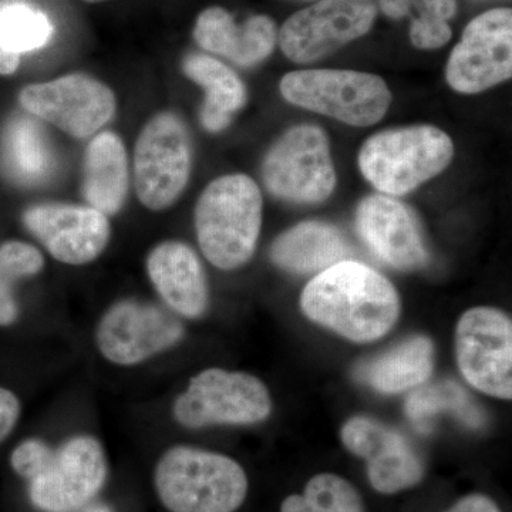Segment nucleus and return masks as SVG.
Instances as JSON below:
<instances>
[{
    "mask_svg": "<svg viewBox=\"0 0 512 512\" xmlns=\"http://www.w3.org/2000/svg\"><path fill=\"white\" fill-rule=\"evenodd\" d=\"M303 313L353 342H373L396 325L400 298L392 282L356 261L319 272L301 295Z\"/></svg>",
    "mask_w": 512,
    "mask_h": 512,
    "instance_id": "f257e3e1",
    "label": "nucleus"
},
{
    "mask_svg": "<svg viewBox=\"0 0 512 512\" xmlns=\"http://www.w3.org/2000/svg\"><path fill=\"white\" fill-rule=\"evenodd\" d=\"M261 190L244 174L212 181L195 207V232L202 254L222 271L247 264L262 227Z\"/></svg>",
    "mask_w": 512,
    "mask_h": 512,
    "instance_id": "f03ea898",
    "label": "nucleus"
},
{
    "mask_svg": "<svg viewBox=\"0 0 512 512\" xmlns=\"http://www.w3.org/2000/svg\"><path fill=\"white\" fill-rule=\"evenodd\" d=\"M154 487L170 512H235L247 498L248 478L231 457L175 446L158 460Z\"/></svg>",
    "mask_w": 512,
    "mask_h": 512,
    "instance_id": "7ed1b4c3",
    "label": "nucleus"
},
{
    "mask_svg": "<svg viewBox=\"0 0 512 512\" xmlns=\"http://www.w3.org/2000/svg\"><path fill=\"white\" fill-rule=\"evenodd\" d=\"M453 156L450 136L423 124L375 134L360 148L357 161L363 177L377 191L402 197L443 173Z\"/></svg>",
    "mask_w": 512,
    "mask_h": 512,
    "instance_id": "20e7f679",
    "label": "nucleus"
},
{
    "mask_svg": "<svg viewBox=\"0 0 512 512\" xmlns=\"http://www.w3.org/2000/svg\"><path fill=\"white\" fill-rule=\"evenodd\" d=\"M279 90L293 106L353 127L379 123L392 104V92L382 77L356 70H296L282 77Z\"/></svg>",
    "mask_w": 512,
    "mask_h": 512,
    "instance_id": "39448f33",
    "label": "nucleus"
},
{
    "mask_svg": "<svg viewBox=\"0 0 512 512\" xmlns=\"http://www.w3.org/2000/svg\"><path fill=\"white\" fill-rule=\"evenodd\" d=\"M268 389L244 372L212 369L198 373L175 399L173 416L185 429L210 426H252L271 414Z\"/></svg>",
    "mask_w": 512,
    "mask_h": 512,
    "instance_id": "423d86ee",
    "label": "nucleus"
},
{
    "mask_svg": "<svg viewBox=\"0 0 512 512\" xmlns=\"http://www.w3.org/2000/svg\"><path fill=\"white\" fill-rule=\"evenodd\" d=\"M265 187L281 200L319 204L336 187V171L329 138L313 124L286 130L269 148L262 164Z\"/></svg>",
    "mask_w": 512,
    "mask_h": 512,
    "instance_id": "0eeeda50",
    "label": "nucleus"
},
{
    "mask_svg": "<svg viewBox=\"0 0 512 512\" xmlns=\"http://www.w3.org/2000/svg\"><path fill=\"white\" fill-rule=\"evenodd\" d=\"M107 458L96 437L79 434L50 448L29 480V497L43 512H76L100 493L107 480Z\"/></svg>",
    "mask_w": 512,
    "mask_h": 512,
    "instance_id": "6e6552de",
    "label": "nucleus"
},
{
    "mask_svg": "<svg viewBox=\"0 0 512 512\" xmlns=\"http://www.w3.org/2000/svg\"><path fill=\"white\" fill-rule=\"evenodd\" d=\"M377 12V0H318L286 19L278 43L291 62L315 63L366 36Z\"/></svg>",
    "mask_w": 512,
    "mask_h": 512,
    "instance_id": "1a4fd4ad",
    "label": "nucleus"
},
{
    "mask_svg": "<svg viewBox=\"0 0 512 512\" xmlns=\"http://www.w3.org/2000/svg\"><path fill=\"white\" fill-rule=\"evenodd\" d=\"M191 173V140L173 113H160L141 131L134 153V185L148 210L171 207L183 194Z\"/></svg>",
    "mask_w": 512,
    "mask_h": 512,
    "instance_id": "9d476101",
    "label": "nucleus"
},
{
    "mask_svg": "<svg viewBox=\"0 0 512 512\" xmlns=\"http://www.w3.org/2000/svg\"><path fill=\"white\" fill-rule=\"evenodd\" d=\"M184 338V325L156 303L123 299L101 316L96 329L100 355L117 366H136Z\"/></svg>",
    "mask_w": 512,
    "mask_h": 512,
    "instance_id": "9b49d317",
    "label": "nucleus"
},
{
    "mask_svg": "<svg viewBox=\"0 0 512 512\" xmlns=\"http://www.w3.org/2000/svg\"><path fill=\"white\" fill-rule=\"evenodd\" d=\"M512 76V10L494 8L471 20L448 57V86L461 94L483 93Z\"/></svg>",
    "mask_w": 512,
    "mask_h": 512,
    "instance_id": "f8f14e48",
    "label": "nucleus"
},
{
    "mask_svg": "<svg viewBox=\"0 0 512 512\" xmlns=\"http://www.w3.org/2000/svg\"><path fill=\"white\" fill-rule=\"evenodd\" d=\"M456 356L461 375L488 396H512V322L494 308L470 309L458 320Z\"/></svg>",
    "mask_w": 512,
    "mask_h": 512,
    "instance_id": "ddd939ff",
    "label": "nucleus"
},
{
    "mask_svg": "<svg viewBox=\"0 0 512 512\" xmlns=\"http://www.w3.org/2000/svg\"><path fill=\"white\" fill-rule=\"evenodd\" d=\"M20 104L76 138L96 134L116 111V97L109 87L84 74L30 84L20 93Z\"/></svg>",
    "mask_w": 512,
    "mask_h": 512,
    "instance_id": "4468645a",
    "label": "nucleus"
},
{
    "mask_svg": "<svg viewBox=\"0 0 512 512\" xmlns=\"http://www.w3.org/2000/svg\"><path fill=\"white\" fill-rule=\"evenodd\" d=\"M350 453L367 463V476L376 491L394 494L419 484L424 464L399 431L369 417H353L342 429Z\"/></svg>",
    "mask_w": 512,
    "mask_h": 512,
    "instance_id": "2eb2a0df",
    "label": "nucleus"
},
{
    "mask_svg": "<svg viewBox=\"0 0 512 512\" xmlns=\"http://www.w3.org/2000/svg\"><path fill=\"white\" fill-rule=\"evenodd\" d=\"M23 222L50 255L63 264H89L109 244V218L92 207L36 205L25 212Z\"/></svg>",
    "mask_w": 512,
    "mask_h": 512,
    "instance_id": "dca6fc26",
    "label": "nucleus"
},
{
    "mask_svg": "<svg viewBox=\"0 0 512 512\" xmlns=\"http://www.w3.org/2000/svg\"><path fill=\"white\" fill-rule=\"evenodd\" d=\"M355 224L360 238L384 264L412 271L426 265V245L412 211L383 194L369 195L357 205Z\"/></svg>",
    "mask_w": 512,
    "mask_h": 512,
    "instance_id": "f3484780",
    "label": "nucleus"
},
{
    "mask_svg": "<svg viewBox=\"0 0 512 512\" xmlns=\"http://www.w3.org/2000/svg\"><path fill=\"white\" fill-rule=\"evenodd\" d=\"M147 272L171 312L197 319L207 311V276L200 258L184 242L165 241L157 245L148 255Z\"/></svg>",
    "mask_w": 512,
    "mask_h": 512,
    "instance_id": "a211bd4d",
    "label": "nucleus"
},
{
    "mask_svg": "<svg viewBox=\"0 0 512 512\" xmlns=\"http://www.w3.org/2000/svg\"><path fill=\"white\" fill-rule=\"evenodd\" d=\"M194 39L207 52L227 57L239 66L251 67L264 62L278 43V26L266 15L249 18L238 26L222 8L205 9L198 16Z\"/></svg>",
    "mask_w": 512,
    "mask_h": 512,
    "instance_id": "6ab92c4d",
    "label": "nucleus"
},
{
    "mask_svg": "<svg viewBox=\"0 0 512 512\" xmlns=\"http://www.w3.org/2000/svg\"><path fill=\"white\" fill-rule=\"evenodd\" d=\"M353 254L348 239L333 225L305 221L275 239L272 262L292 274H315L346 261Z\"/></svg>",
    "mask_w": 512,
    "mask_h": 512,
    "instance_id": "aec40b11",
    "label": "nucleus"
},
{
    "mask_svg": "<svg viewBox=\"0 0 512 512\" xmlns=\"http://www.w3.org/2000/svg\"><path fill=\"white\" fill-rule=\"evenodd\" d=\"M434 346L426 336H412L383 355L356 367L355 377L380 393H400L416 389L431 376Z\"/></svg>",
    "mask_w": 512,
    "mask_h": 512,
    "instance_id": "412c9836",
    "label": "nucleus"
},
{
    "mask_svg": "<svg viewBox=\"0 0 512 512\" xmlns=\"http://www.w3.org/2000/svg\"><path fill=\"white\" fill-rule=\"evenodd\" d=\"M128 191L126 148L110 131L90 141L84 160L83 194L90 207L114 215L121 210Z\"/></svg>",
    "mask_w": 512,
    "mask_h": 512,
    "instance_id": "4be33fe9",
    "label": "nucleus"
},
{
    "mask_svg": "<svg viewBox=\"0 0 512 512\" xmlns=\"http://www.w3.org/2000/svg\"><path fill=\"white\" fill-rule=\"evenodd\" d=\"M183 70L207 94L201 109L202 126L212 133L227 128L232 116L247 101V90L237 73L220 60L205 55L188 56Z\"/></svg>",
    "mask_w": 512,
    "mask_h": 512,
    "instance_id": "5701e85b",
    "label": "nucleus"
},
{
    "mask_svg": "<svg viewBox=\"0 0 512 512\" xmlns=\"http://www.w3.org/2000/svg\"><path fill=\"white\" fill-rule=\"evenodd\" d=\"M3 165L10 177L23 184H37L49 178L55 167L52 148L36 121L16 117L3 138Z\"/></svg>",
    "mask_w": 512,
    "mask_h": 512,
    "instance_id": "b1692460",
    "label": "nucleus"
},
{
    "mask_svg": "<svg viewBox=\"0 0 512 512\" xmlns=\"http://www.w3.org/2000/svg\"><path fill=\"white\" fill-rule=\"evenodd\" d=\"M53 25L42 10L28 3H0V74L15 73L20 56L49 42Z\"/></svg>",
    "mask_w": 512,
    "mask_h": 512,
    "instance_id": "393cba45",
    "label": "nucleus"
},
{
    "mask_svg": "<svg viewBox=\"0 0 512 512\" xmlns=\"http://www.w3.org/2000/svg\"><path fill=\"white\" fill-rule=\"evenodd\" d=\"M406 414L421 433H429L441 414H451L470 429H481L485 414L470 394L453 380L419 387L406 402Z\"/></svg>",
    "mask_w": 512,
    "mask_h": 512,
    "instance_id": "a878e982",
    "label": "nucleus"
},
{
    "mask_svg": "<svg viewBox=\"0 0 512 512\" xmlns=\"http://www.w3.org/2000/svg\"><path fill=\"white\" fill-rule=\"evenodd\" d=\"M43 266L45 258L33 245L20 241L0 245V326L12 325L18 319L16 282L39 274Z\"/></svg>",
    "mask_w": 512,
    "mask_h": 512,
    "instance_id": "bb28decb",
    "label": "nucleus"
},
{
    "mask_svg": "<svg viewBox=\"0 0 512 512\" xmlns=\"http://www.w3.org/2000/svg\"><path fill=\"white\" fill-rule=\"evenodd\" d=\"M417 15L410 25V40L420 50H436L450 42V20L457 15V0H414Z\"/></svg>",
    "mask_w": 512,
    "mask_h": 512,
    "instance_id": "cd10ccee",
    "label": "nucleus"
},
{
    "mask_svg": "<svg viewBox=\"0 0 512 512\" xmlns=\"http://www.w3.org/2000/svg\"><path fill=\"white\" fill-rule=\"evenodd\" d=\"M302 497L311 512H365L355 487L335 474L313 477Z\"/></svg>",
    "mask_w": 512,
    "mask_h": 512,
    "instance_id": "c85d7f7f",
    "label": "nucleus"
},
{
    "mask_svg": "<svg viewBox=\"0 0 512 512\" xmlns=\"http://www.w3.org/2000/svg\"><path fill=\"white\" fill-rule=\"evenodd\" d=\"M22 406L19 397L5 387H0V443L8 439L20 419Z\"/></svg>",
    "mask_w": 512,
    "mask_h": 512,
    "instance_id": "c756f323",
    "label": "nucleus"
},
{
    "mask_svg": "<svg viewBox=\"0 0 512 512\" xmlns=\"http://www.w3.org/2000/svg\"><path fill=\"white\" fill-rule=\"evenodd\" d=\"M446 512H501L497 504L481 494H471L458 501Z\"/></svg>",
    "mask_w": 512,
    "mask_h": 512,
    "instance_id": "7c9ffc66",
    "label": "nucleus"
},
{
    "mask_svg": "<svg viewBox=\"0 0 512 512\" xmlns=\"http://www.w3.org/2000/svg\"><path fill=\"white\" fill-rule=\"evenodd\" d=\"M414 0H377V6L389 19L400 20L413 12Z\"/></svg>",
    "mask_w": 512,
    "mask_h": 512,
    "instance_id": "2f4dec72",
    "label": "nucleus"
},
{
    "mask_svg": "<svg viewBox=\"0 0 512 512\" xmlns=\"http://www.w3.org/2000/svg\"><path fill=\"white\" fill-rule=\"evenodd\" d=\"M281 512H311L302 495H291L282 504Z\"/></svg>",
    "mask_w": 512,
    "mask_h": 512,
    "instance_id": "473e14b6",
    "label": "nucleus"
},
{
    "mask_svg": "<svg viewBox=\"0 0 512 512\" xmlns=\"http://www.w3.org/2000/svg\"><path fill=\"white\" fill-rule=\"evenodd\" d=\"M83 512H113V511H111L110 508L107 507V505L97 504V505H92V507L86 508V510H84Z\"/></svg>",
    "mask_w": 512,
    "mask_h": 512,
    "instance_id": "72a5a7b5",
    "label": "nucleus"
},
{
    "mask_svg": "<svg viewBox=\"0 0 512 512\" xmlns=\"http://www.w3.org/2000/svg\"><path fill=\"white\" fill-rule=\"evenodd\" d=\"M473 2L488 3V2H501V0H473Z\"/></svg>",
    "mask_w": 512,
    "mask_h": 512,
    "instance_id": "f704fd0d",
    "label": "nucleus"
},
{
    "mask_svg": "<svg viewBox=\"0 0 512 512\" xmlns=\"http://www.w3.org/2000/svg\"><path fill=\"white\" fill-rule=\"evenodd\" d=\"M86 2L97 3V2H101V0H86Z\"/></svg>",
    "mask_w": 512,
    "mask_h": 512,
    "instance_id": "c9c22d12",
    "label": "nucleus"
}]
</instances>
